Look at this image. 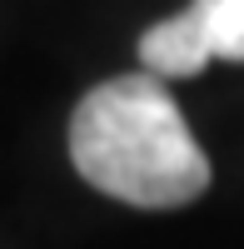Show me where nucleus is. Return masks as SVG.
Returning a JSON list of instances; mask_svg holds the SVG:
<instances>
[{"label": "nucleus", "instance_id": "obj_1", "mask_svg": "<svg viewBox=\"0 0 244 249\" xmlns=\"http://www.w3.org/2000/svg\"><path fill=\"white\" fill-rule=\"evenodd\" d=\"M70 160L100 195L135 210H179L209 184L205 150L155 75H120L80 100L70 120Z\"/></svg>", "mask_w": 244, "mask_h": 249}, {"label": "nucleus", "instance_id": "obj_2", "mask_svg": "<svg viewBox=\"0 0 244 249\" xmlns=\"http://www.w3.org/2000/svg\"><path fill=\"white\" fill-rule=\"evenodd\" d=\"M185 15L209 60H244V0H190Z\"/></svg>", "mask_w": 244, "mask_h": 249}]
</instances>
